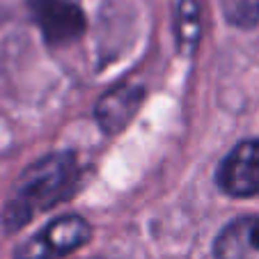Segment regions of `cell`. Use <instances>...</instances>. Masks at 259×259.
I'll use <instances>...</instances> for the list:
<instances>
[{
    "instance_id": "277c9868",
    "label": "cell",
    "mask_w": 259,
    "mask_h": 259,
    "mask_svg": "<svg viewBox=\"0 0 259 259\" xmlns=\"http://www.w3.org/2000/svg\"><path fill=\"white\" fill-rule=\"evenodd\" d=\"M145 99V88L133 83H124L108 90L94 106V119L103 128V133H119L133 119L136 110Z\"/></svg>"
},
{
    "instance_id": "8992f818",
    "label": "cell",
    "mask_w": 259,
    "mask_h": 259,
    "mask_svg": "<svg viewBox=\"0 0 259 259\" xmlns=\"http://www.w3.org/2000/svg\"><path fill=\"white\" fill-rule=\"evenodd\" d=\"M215 259H259V215H243L220 230L213 241Z\"/></svg>"
},
{
    "instance_id": "3957f363",
    "label": "cell",
    "mask_w": 259,
    "mask_h": 259,
    "mask_svg": "<svg viewBox=\"0 0 259 259\" xmlns=\"http://www.w3.org/2000/svg\"><path fill=\"white\" fill-rule=\"evenodd\" d=\"M215 184L230 197L259 195V138L243 140L223 158Z\"/></svg>"
},
{
    "instance_id": "5b68a950",
    "label": "cell",
    "mask_w": 259,
    "mask_h": 259,
    "mask_svg": "<svg viewBox=\"0 0 259 259\" xmlns=\"http://www.w3.org/2000/svg\"><path fill=\"white\" fill-rule=\"evenodd\" d=\"M37 14V25L41 28L44 39L53 46H64L76 41L85 30V14L78 3H51L32 7Z\"/></svg>"
},
{
    "instance_id": "ba28073f",
    "label": "cell",
    "mask_w": 259,
    "mask_h": 259,
    "mask_svg": "<svg viewBox=\"0 0 259 259\" xmlns=\"http://www.w3.org/2000/svg\"><path fill=\"white\" fill-rule=\"evenodd\" d=\"M223 14L236 28H254L259 23V0H220Z\"/></svg>"
},
{
    "instance_id": "7a4b0ae2",
    "label": "cell",
    "mask_w": 259,
    "mask_h": 259,
    "mask_svg": "<svg viewBox=\"0 0 259 259\" xmlns=\"http://www.w3.org/2000/svg\"><path fill=\"white\" fill-rule=\"evenodd\" d=\"M92 239V225L83 215L67 213L51 220L49 225L14 250V259H62L80 250Z\"/></svg>"
},
{
    "instance_id": "9c48e42d",
    "label": "cell",
    "mask_w": 259,
    "mask_h": 259,
    "mask_svg": "<svg viewBox=\"0 0 259 259\" xmlns=\"http://www.w3.org/2000/svg\"><path fill=\"white\" fill-rule=\"evenodd\" d=\"M32 7H39V5H51V3H78V0H28Z\"/></svg>"
},
{
    "instance_id": "52a82bcc",
    "label": "cell",
    "mask_w": 259,
    "mask_h": 259,
    "mask_svg": "<svg viewBox=\"0 0 259 259\" xmlns=\"http://www.w3.org/2000/svg\"><path fill=\"white\" fill-rule=\"evenodd\" d=\"M175 30L181 53L191 55L202 34V0H179L177 3Z\"/></svg>"
},
{
    "instance_id": "6da1fadb",
    "label": "cell",
    "mask_w": 259,
    "mask_h": 259,
    "mask_svg": "<svg viewBox=\"0 0 259 259\" xmlns=\"http://www.w3.org/2000/svg\"><path fill=\"white\" fill-rule=\"evenodd\" d=\"M78 158L73 152L49 154L28 167L16 179L7 204L3 209V227L14 234L37 213L53 209L73 195L78 186Z\"/></svg>"
}]
</instances>
